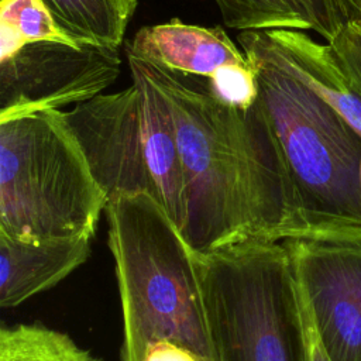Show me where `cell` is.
<instances>
[{"label": "cell", "instance_id": "obj_1", "mask_svg": "<svg viewBox=\"0 0 361 361\" xmlns=\"http://www.w3.org/2000/svg\"><path fill=\"white\" fill-rule=\"evenodd\" d=\"M126 54L169 104L185 186L180 233L192 250L300 238L296 189L261 94L250 107L226 104L206 78Z\"/></svg>", "mask_w": 361, "mask_h": 361}, {"label": "cell", "instance_id": "obj_2", "mask_svg": "<svg viewBox=\"0 0 361 361\" xmlns=\"http://www.w3.org/2000/svg\"><path fill=\"white\" fill-rule=\"evenodd\" d=\"M104 212L123 313L121 361H144L162 343L219 361L200 255L164 206L149 193H128L110 197Z\"/></svg>", "mask_w": 361, "mask_h": 361}, {"label": "cell", "instance_id": "obj_3", "mask_svg": "<svg viewBox=\"0 0 361 361\" xmlns=\"http://www.w3.org/2000/svg\"><path fill=\"white\" fill-rule=\"evenodd\" d=\"M298 195L302 237L361 243V135L279 58L264 31L237 37Z\"/></svg>", "mask_w": 361, "mask_h": 361}, {"label": "cell", "instance_id": "obj_4", "mask_svg": "<svg viewBox=\"0 0 361 361\" xmlns=\"http://www.w3.org/2000/svg\"><path fill=\"white\" fill-rule=\"evenodd\" d=\"M107 202L62 110L0 123V233L92 238Z\"/></svg>", "mask_w": 361, "mask_h": 361}, {"label": "cell", "instance_id": "obj_5", "mask_svg": "<svg viewBox=\"0 0 361 361\" xmlns=\"http://www.w3.org/2000/svg\"><path fill=\"white\" fill-rule=\"evenodd\" d=\"M219 361H303L299 289L283 243L244 241L200 255Z\"/></svg>", "mask_w": 361, "mask_h": 361}, {"label": "cell", "instance_id": "obj_6", "mask_svg": "<svg viewBox=\"0 0 361 361\" xmlns=\"http://www.w3.org/2000/svg\"><path fill=\"white\" fill-rule=\"evenodd\" d=\"M107 197L149 193L168 152V121L158 103L137 86L99 94L62 110Z\"/></svg>", "mask_w": 361, "mask_h": 361}, {"label": "cell", "instance_id": "obj_7", "mask_svg": "<svg viewBox=\"0 0 361 361\" xmlns=\"http://www.w3.org/2000/svg\"><path fill=\"white\" fill-rule=\"evenodd\" d=\"M118 48L34 42L0 59V123L76 106L103 93L118 76Z\"/></svg>", "mask_w": 361, "mask_h": 361}, {"label": "cell", "instance_id": "obj_8", "mask_svg": "<svg viewBox=\"0 0 361 361\" xmlns=\"http://www.w3.org/2000/svg\"><path fill=\"white\" fill-rule=\"evenodd\" d=\"M282 243L327 355L331 361H361V243Z\"/></svg>", "mask_w": 361, "mask_h": 361}, {"label": "cell", "instance_id": "obj_9", "mask_svg": "<svg viewBox=\"0 0 361 361\" xmlns=\"http://www.w3.org/2000/svg\"><path fill=\"white\" fill-rule=\"evenodd\" d=\"M126 52L165 69L212 79L227 66L250 65L221 27H202L172 18L137 31Z\"/></svg>", "mask_w": 361, "mask_h": 361}, {"label": "cell", "instance_id": "obj_10", "mask_svg": "<svg viewBox=\"0 0 361 361\" xmlns=\"http://www.w3.org/2000/svg\"><path fill=\"white\" fill-rule=\"evenodd\" d=\"M92 238L17 240L0 233V306L16 307L51 289L89 258Z\"/></svg>", "mask_w": 361, "mask_h": 361}, {"label": "cell", "instance_id": "obj_11", "mask_svg": "<svg viewBox=\"0 0 361 361\" xmlns=\"http://www.w3.org/2000/svg\"><path fill=\"white\" fill-rule=\"evenodd\" d=\"M279 58L361 135V82L333 47L300 30L264 31Z\"/></svg>", "mask_w": 361, "mask_h": 361}, {"label": "cell", "instance_id": "obj_12", "mask_svg": "<svg viewBox=\"0 0 361 361\" xmlns=\"http://www.w3.org/2000/svg\"><path fill=\"white\" fill-rule=\"evenodd\" d=\"M56 23L76 39L118 48L138 0H44Z\"/></svg>", "mask_w": 361, "mask_h": 361}, {"label": "cell", "instance_id": "obj_13", "mask_svg": "<svg viewBox=\"0 0 361 361\" xmlns=\"http://www.w3.org/2000/svg\"><path fill=\"white\" fill-rule=\"evenodd\" d=\"M0 59L34 42L51 41L75 47L86 44L61 28L44 0H0Z\"/></svg>", "mask_w": 361, "mask_h": 361}, {"label": "cell", "instance_id": "obj_14", "mask_svg": "<svg viewBox=\"0 0 361 361\" xmlns=\"http://www.w3.org/2000/svg\"><path fill=\"white\" fill-rule=\"evenodd\" d=\"M0 361H99L69 336L38 323L3 326Z\"/></svg>", "mask_w": 361, "mask_h": 361}, {"label": "cell", "instance_id": "obj_15", "mask_svg": "<svg viewBox=\"0 0 361 361\" xmlns=\"http://www.w3.org/2000/svg\"><path fill=\"white\" fill-rule=\"evenodd\" d=\"M227 27L245 31H312L293 0H214Z\"/></svg>", "mask_w": 361, "mask_h": 361}, {"label": "cell", "instance_id": "obj_16", "mask_svg": "<svg viewBox=\"0 0 361 361\" xmlns=\"http://www.w3.org/2000/svg\"><path fill=\"white\" fill-rule=\"evenodd\" d=\"M212 93L223 103L250 107L259 97L257 73L250 62L245 66H227L207 79Z\"/></svg>", "mask_w": 361, "mask_h": 361}, {"label": "cell", "instance_id": "obj_17", "mask_svg": "<svg viewBox=\"0 0 361 361\" xmlns=\"http://www.w3.org/2000/svg\"><path fill=\"white\" fill-rule=\"evenodd\" d=\"M305 18L310 23L312 31L329 42L340 27L353 14L344 0H293Z\"/></svg>", "mask_w": 361, "mask_h": 361}, {"label": "cell", "instance_id": "obj_18", "mask_svg": "<svg viewBox=\"0 0 361 361\" xmlns=\"http://www.w3.org/2000/svg\"><path fill=\"white\" fill-rule=\"evenodd\" d=\"M329 44L361 82V14L353 10Z\"/></svg>", "mask_w": 361, "mask_h": 361}, {"label": "cell", "instance_id": "obj_19", "mask_svg": "<svg viewBox=\"0 0 361 361\" xmlns=\"http://www.w3.org/2000/svg\"><path fill=\"white\" fill-rule=\"evenodd\" d=\"M298 289H299V302H300V312H302V322H303V331H305V358H303V361H331L320 341L319 333H317L314 322L312 319L310 309L307 306V302L303 296V292H302L299 283H298Z\"/></svg>", "mask_w": 361, "mask_h": 361}, {"label": "cell", "instance_id": "obj_20", "mask_svg": "<svg viewBox=\"0 0 361 361\" xmlns=\"http://www.w3.org/2000/svg\"><path fill=\"white\" fill-rule=\"evenodd\" d=\"M144 361H203V360L179 345L162 343V344L152 345L147 351Z\"/></svg>", "mask_w": 361, "mask_h": 361}, {"label": "cell", "instance_id": "obj_21", "mask_svg": "<svg viewBox=\"0 0 361 361\" xmlns=\"http://www.w3.org/2000/svg\"><path fill=\"white\" fill-rule=\"evenodd\" d=\"M344 1H345V4H347L351 10H354V11H357V13L361 14V0H344Z\"/></svg>", "mask_w": 361, "mask_h": 361}, {"label": "cell", "instance_id": "obj_22", "mask_svg": "<svg viewBox=\"0 0 361 361\" xmlns=\"http://www.w3.org/2000/svg\"><path fill=\"white\" fill-rule=\"evenodd\" d=\"M360 179H361V164H360Z\"/></svg>", "mask_w": 361, "mask_h": 361}]
</instances>
